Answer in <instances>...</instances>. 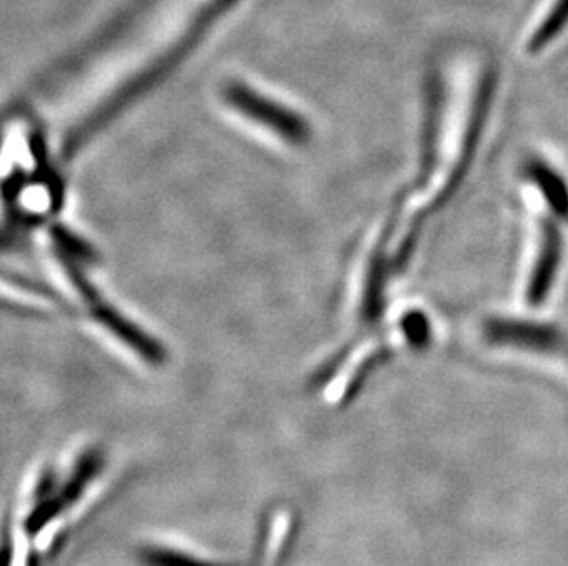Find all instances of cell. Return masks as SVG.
Instances as JSON below:
<instances>
[{
    "instance_id": "cell-1",
    "label": "cell",
    "mask_w": 568,
    "mask_h": 566,
    "mask_svg": "<svg viewBox=\"0 0 568 566\" xmlns=\"http://www.w3.org/2000/svg\"><path fill=\"white\" fill-rule=\"evenodd\" d=\"M494 81L491 64L471 52L453 55L438 70L418 181L397 201L381 235V252L394 273L413 254L424 221L438 212L464 181L477 150Z\"/></svg>"
},
{
    "instance_id": "cell-2",
    "label": "cell",
    "mask_w": 568,
    "mask_h": 566,
    "mask_svg": "<svg viewBox=\"0 0 568 566\" xmlns=\"http://www.w3.org/2000/svg\"><path fill=\"white\" fill-rule=\"evenodd\" d=\"M526 190L536 195L539 212L531 215L530 243L526 257V304L542 305L550 299L564 265L565 229L568 226V182L547 161L526 166Z\"/></svg>"
},
{
    "instance_id": "cell-3",
    "label": "cell",
    "mask_w": 568,
    "mask_h": 566,
    "mask_svg": "<svg viewBox=\"0 0 568 566\" xmlns=\"http://www.w3.org/2000/svg\"><path fill=\"white\" fill-rule=\"evenodd\" d=\"M484 341L499 352L545 364L568 377V332L554 324L495 316L484 322Z\"/></svg>"
},
{
    "instance_id": "cell-4",
    "label": "cell",
    "mask_w": 568,
    "mask_h": 566,
    "mask_svg": "<svg viewBox=\"0 0 568 566\" xmlns=\"http://www.w3.org/2000/svg\"><path fill=\"white\" fill-rule=\"evenodd\" d=\"M103 464H105L103 453L89 449L81 454L67 478H60L54 473L43 475L36 489L32 508L28 509L27 518L22 523L24 534L30 539H36L55 520H60L64 513L74 508L97 478L98 473L103 469Z\"/></svg>"
},
{
    "instance_id": "cell-5",
    "label": "cell",
    "mask_w": 568,
    "mask_h": 566,
    "mask_svg": "<svg viewBox=\"0 0 568 566\" xmlns=\"http://www.w3.org/2000/svg\"><path fill=\"white\" fill-rule=\"evenodd\" d=\"M226 102L245 117L253 118V122L278 133L280 139H284L285 142L302 144L310 137V128L301 114L284 108L271 98L263 97L253 87L232 83L226 89Z\"/></svg>"
},
{
    "instance_id": "cell-6",
    "label": "cell",
    "mask_w": 568,
    "mask_h": 566,
    "mask_svg": "<svg viewBox=\"0 0 568 566\" xmlns=\"http://www.w3.org/2000/svg\"><path fill=\"white\" fill-rule=\"evenodd\" d=\"M568 28V0H548L526 36L525 49L530 54L547 50Z\"/></svg>"
},
{
    "instance_id": "cell-7",
    "label": "cell",
    "mask_w": 568,
    "mask_h": 566,
    "mask_svg": "<svg viewBox=\"0 0 568 566\" xmlns=\"http://www.w3.org/2000/svg\"><path fill=\"white\" fill-rule=\"evenodd\" d=\"M139 566H248L242 563L217 562L192 552L166 545H145L136 552Z\"/></svg>"
},
{
    "instance_id": "cell-8",
    "label": "cell",
    "mask_w": 568,
    "mask_h": 566,
    "mask_svg": "<svg viewBox=\"0 0 568 566\" xmlns=\"http://www.w3.org/2000/svg\"><path fill=\"white\" fill-rule=\"evenodd\" d=\"M274 540L271 545V562L267 566H284L285 557L295 543L296 523L290 512H280L273 515Z\"/></svg>"
},
{
    "instance_id": "cell-9",
    "label": "cell",
    "mask_w": 568,
    "mask_h": 566,
    "mask_svg": "<svg viewBox=\"0 0 568 566\" xmlns=\"http://www.w3.org/2000/svg\"><path fill=\"white\" fill-rule=\"evenodd\" d=\"M13 557V545H11L10 529H2L0 535V566H11Z\"/></svg>"
}]
</instances>
